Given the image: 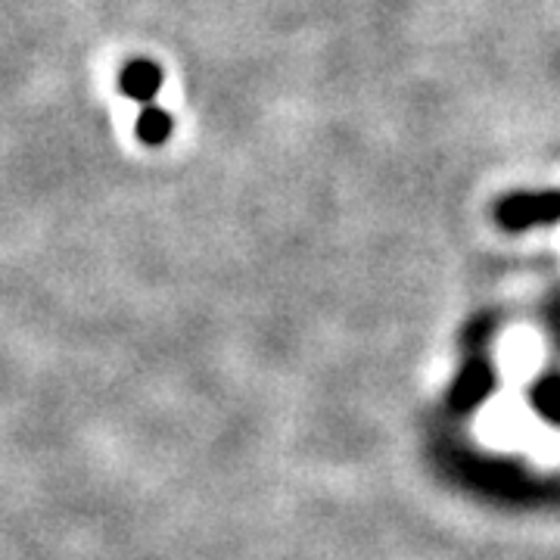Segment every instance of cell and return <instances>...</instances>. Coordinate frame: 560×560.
<instances>
[{
    "instance_id": "obj_1",
    "label": "cell",
    "mask_w": 560,
    "mask_h": 560,
    "mask_svg": "<svg viewBox=\"0 0 560 560\" xmlns=\"http://www.w3.org/2000/svg\"><path fill=\"white\" fill-rule=\"evenodd\" d=\"M495 221L504 231H526L560 221V190L548 194H511L495 206Z\"/></svg>"
},
{
    "instance_id": "obj_2",
    "label": "cell",
    "mask_w": 560,
    "mask_h": 560,
    "mask_svg": "<svg viewBox=\"0 0 560 560\" xmlns=\"http://www.w3.org/2000/svg\"><path fill=\"white\" fill-rule=\"evenodd\" d=\"M495 389V371L486 359H470L458 374V381L452 383L448 405L455 415H467L470 408H477L489 393Z\"/></svg>"
},
{
    "instance_id": "obj_3",
    "label": "cell",
    "mask_w": 560,
    "mask_h": 560,
    "mask_svg": "<svg viewBox=\"0 0 560 560\" xmlns=\"http://www.w3.org/2000/svg\"><path fill=\"white\" fill-rule=\"evenodd\" d=\"M162 88V69L153 60H131L125 62L119 72V91L128 101L153 103Z\"/></svg>"
},
{
    "instance_id": "obj_4",
    "label": "cell",
    "mask_w": 560,
    "mask_h": 560,
    "mask_svg": "<svg viewBox=\"0 0 560 560\" xmlns=\"http://www.w3.org/2000/svg\"><path fill=\"white\" fill-rule=\"evenodd\" d=\"M172 128H175V121H172V116H168L162 106L143 103L138 125H135L140 143H147V147H162V143L168 140V135H172Z\"/></svg>"
}]
</instances>
